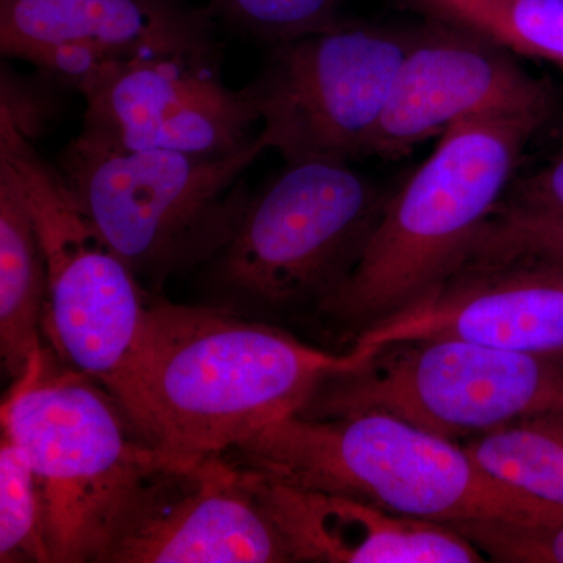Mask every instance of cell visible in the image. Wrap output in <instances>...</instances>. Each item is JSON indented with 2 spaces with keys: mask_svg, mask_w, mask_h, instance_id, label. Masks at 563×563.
<instances>
[{
  "mask_svg": "<svg viewBox=\"0 0 563 563\" xmlns=\"http://www.w3.org/2000/svg\"><path fill=\"white\" fill-rule=\"evenodd\" d=\"M551 117L496 113L451 125L393 191L357 265L317 313L358 336L439 291L462 268Z\"/></svg>",
  "mask_w": 563,
  "mask_h": 563,
  "instance_id": "cell-2",
  "label": "cell"
},
{
  "mask_svg": "<svg viewBox=\"0 0 563 563\" xmlns=\"http://www.w3.org/2000/svg\"><path fill=\"white\" fill-rule=\"evenodd\" d=\"M462 339L563 366V269L526 261L466 263L439 291L357 336L384 347Z\"/></svg>",
  "mask_w": 563,
  "mask_h": 563,
  "instance_id": "cell-13",
  "label": "cell"
},
{
  "mask_svg": "<svg viewBox=\"0 0 563 563\" xmlns=\"http://www.w3.org/2000/svg\"><path fill=\"white\" fill-rule=\"evenodd\" d=\"M210 10L236 31L274 47L331 31L347 21L343 0H209Z\"/></svg>",
  "mask_w": 563,
  "mask_h": 563,
  "instance_id": "cell-21",
  "label": "cell"
},
{
  "mask_svg": "<svg viewBox=\"0 0 563 563\" xmlns=\"http://www.w3.org/2000/svg\"><path fill=\"white\" fill-rule=\"evenodd\" d=\"M417 27L343 22L274 47L252 81L262 132L285 163L368 157Z\"/></svg>",
  "mask_w": 563,
  "mask_h": 563,
  "instance_id": "cell-9",
  "label": "cell"
},
{
  "mask_svg": "<svg viewBox=\"0 0 563 563\" xmlns=\"http://www.w3.org/2000/svg\"><path fill=\"white\" fill-rule=\"evenodd\" d=\"M287 562L252 473L220 455L163 472L106 563Z\"/></svg>",
  "mask_w": 563,
  "mask_h": 563,
  "instance_id": "cell-12",
  "label": "cell"
},
{
  "mask_svg": "<svg viewBox=\"0 0 563 563\" xmlns=\"http://www.w3.org/2000/svg\"><path fill=\"white\" fill-rule=\"evenodd\" d=\"M0 562L52 563L38 479L5 432L0 446Z\"/></svg>",
  "mask_w": 563,
  "mask_h": 563,
  "instance_id": "cell-19",
  "label": "cell"
},
{
  "mask_svg": "<svg viewBox=\"0 0 563 563\" xmlns=\"http://www.w3.org/2000/svg\"><path fill=\"white\" fill-rule=\"evenodd\" d=\"M380 351L355 343L335 354L232 309L152 298L132 351L102 385L154 450L188 465L298 413Z\"/></svg>",
  "mask_w": 563,
  "mask_h": 563,
  "instance_id": "cell-1",
  "label": "cell"
},
{
  "mask_svg": "<svg viewBox=\"0 0 563 563\" xmlns=\"http://www.w3.org/2000/svg\"><path fill=\"white\" fill-rule=\"evenodd\" d=\"M554 92L492 36L451 20L417 27L368 157L398 161L455 122L496 113H554Z\"/></svg>",
  "mask_w": 563,
  "mask_h": 563,
  "instance_id": "cell-10",
  "label": "cell"
},
{
  "mask_svg": "<svg viewBox=\"0 0 563 563\" xmlns=\"http://www.w3.org/2000/svg\"><path fill=\"white\" fill-rule=\"evenodd\" d=\"M507 261L563 269V214L501 203L474 240L463 265Z\"/></svg>",
  "mask_w": 563,
  "mask_h": 563,
  "instance_id": "cell-20",
  "label": "cell"
},
{
  "mask_svg": "<svg viewBox=\"0 0 563 563\" xmlns=\"http://www.w3.org/2000/svg\"><path fill=\"white\" fill-rule=\"evenodd\" d=\"M268 150L262 131L244 150L209 157L129 150L81 128L57 169L141 284L157 288L231 242L252 198L244 173Z\"/></svg>",
  "mask_w": 563,
  "mask_h": 563,
  "instance_id": "cell-5",
  "label": "cell"
},
{
  "mask_svg": "<svg viewBox=\"0 0 563 563\" xmlns=\"http://www.w3.org/2000/svg\"><path fill=\"white\" fill-rule=\"evenodd\" d=\"M79 92L81 128L129 150L231 155L250 146L262 124L254 85L233 90L217 66L181 58L113 63Z\"/></svg>",
  "mask_w": 563,
  "mask_h": 563,
  "instance_id": "cell-11",
  "label": "cell"
},
{
  "mask_svg": "<svg viewBox=\"0 0 563 563\" xmlns=\"http://www.w3.org/2000/svg\"><path fill=\"white\" fill-rule=\"evenodd\" d=\"M453 20L563 69V0H459Z\"/></svg>",
  "mask_w": 563,
  "mask_h": 563,
  "instance_id": "cell-18",
  "label": "cell"
},
{
  "mask_svg": "<svg viewBox=\"0 0 563 563\" xmlns=\"http://www.w3.org/2000/svg\"><path fill=\"white\" fill-rule=\"evenodd\" d=\"M562 415L529 418L463 444L492 479L563 514Z\"/></svg>",
  "mask_w": 563,
  "mask_h": 563,
  "instance_id": "cell-17",
  "label": "cell"
},
{
  "mask_svg": "<svg viewBox=\"0 0 563 563\" xmlns=\"http://www.w3.org/2000/svg\"><path fill=\"white\" fill-rule=\"evenodd\" d=\"M224 457L269 479L437 523L563 520L492 479L453 440L380 410L295 413Z\"/></svg>",
  "mask_w": 563,
  "mask_h": 563,
  "instance_id": "cell-3",
  "label": "cell"
},
{
  "mask_svg": "<svg viewBox=\"0 0 563 563\" xmlns=\"http://www.w3.org/2000/svg\"><path fill=\"white\" fill-rule=\"evenodd\" d=\"M493 562L563 563V520H468L448 525Z\"/></svg>",
  "mask_w": 563,
  "mask_h": 563,
  "instance_id": "cell-22",
  "label": "cell"
},
{
  "mask_svg": "<svg viewBox=\"0 0 563 563\" xmlns=\"http://www.w3.org/2000/svg\"><path fill=\"white\" fill-rule=\"evenodd\" d=\"M46 255L29 203L0 165V355L16 383L43 358Z\"/></svg>",
  "mask_w": 563,
  "mask_h": 563,
  "instance_id": "cell-16",
  "label": "cell"
},
{
  "mask_svg": "<svg viewBox=\"0 0 563 563\" xmlns=\"http://www.w3.org/2000/svg\"><path fill=\"white\" fill-rule=\"evenodd\" d=\"M250 472L255 490L284 533L295 562L487 561L472 542L448 525L388 512L350 496L310 490Z\"/></svg>",
  "mask_w": 563,
  "mask_h": 563,
  "instance_id": "cell-15",
  "label": "cell"
},
{
  "mask_svg": "<svg viewBox=\"0 0 563 563\" xmlns=\"http://www.w3.org/2000/svg\"><path fill=\"white\" fill-rule=\"evenodd\" d=\"M561 421H562V429H563V415H562V417H561Z\"/></svg>",
  "mask_w": 563,
  "mask_h": 563,
  "instance_id": "cell-24",
  "label": "cell"
},
{
  "mask_svg": "<svg viewBox=\"0 0 563 563\" xmlns=\"http://www.w3.org/2000/svg\"><path fill=\"white\" fill-rule=\"evenodd\" d=\"M0 165L29 203L46 255L44 340L58 361L103 384L139 339L152 296L81 209L57 168L0 113Z\"/></svg>",
  "mask_w": 563,
  "mask_h": 563,
  "instance_id": "cell-8",
  "label": "cell"
},
{
  "mask_svg": "<svg viewBox=\"0 0 563 563\" xmlns=\"http://www.w3.org/2000/svg\"><path fill=\"white\" fill-rule=\"evenodd\" d=\"M58 44L121 63L181 58L220 66L209 14L181 0H0V49L25 62Z\"/></svg>",
  "mask_w": 563,
  "mask_h": 563,
  "instance_id": "cell-14",
  "label": "cell"
},
{
  "mask_svg": "<svg viewBox=\"0 0 563 563\" xmlns=\"http://www.w3.org/2000/svg\"><path fill=\"white\" fill-rule=\"evenodd\" d=\"M43 358L14 383L2 432L38 479L52 563L107 562L152 485L173 465L99 380Z\"/></svg>",
  "mask_w": 563,
  "mask_h": 563,
  "instance_id": "cell-4",
  "label": "cell"
},
{
  "mask_svg": "<svg viewBox=\"0 0 563 563\" xmlns=\"http://www.w3.org/2000/svg\"><path fill=\"white\" fill-rule=\"evenodd\" d=\"M380 410L443 439L563 415V366L462 339L385 346L358 372L332 377L298 413Z\"/></svg>",
  "mask_w": 563,
  "mask_h": 563,
  "instance_id": "cell-7",
  "label": "cell"
},
{
  "mask_svg": "<svg viewBox=\"0 0 563 563\" xmlns=\"http://www.w3.org/2000/svg\"><path fill=\"white\" fill-rule=\"evenodd\" d=\"M391 195L350 162L287 163L210 262L211 285L251 309L317 310L357 265Z\"/></svg>",
  "mask_w": 563,
  "mask_h": 563,
  "instance_id": "cell-6",
  "label": "cell"
},
{
  "mask_svg": "<svg viewBox=\"0 0 563 563\" xmlns=\"http://www.w3.org/2000/svg\"><path fill=\"white\" fill-rule=\"evenodd\" d=\"M503 203L563 214V146L542 168L517 176Z\"/></svg>",
  "mask_w": 563,
  "mask_h": 563,
  "instance_id": "cell-23",
  "label": "cell"
}]
</instances>
